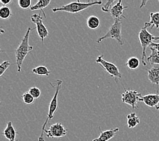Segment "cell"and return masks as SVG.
I'll return each instance as SVG.
<instances>
[{"mask_svg":"<svg viewBox=\"0 0 159 141\" xmlns=\"http://www.w3.org/2000/svg\"><path fill=\"white\" fill-rule=\"evenodd\" d=\"M35 29L29 27L27 29L25 36L22 38L20 45L15 50V56H16V64L17 66L18 72H20L22 70V65L23 64L25 58L33 50V46L30 45L29 41L30 33Z\"/></svg>","mask_w":159,"mask_h":141,"instance_id":"6da1fadb","label":"cell"},{"mask_svg":"<svg viewBox=\"0 0 159 141\" xmlns=\"http://www.w3.org/2000/svg\"><path fill=\"white\" fill-rule=\"evenodd\" d=\"M50 84L52 87H54L56 90V92L53 96L52 101H50V105H49V111L48 113V115L46 119H45L44 123L43 124L42 129H41V135L39 137V141H45L44 139V136L43 134L45 131V128H46L47 124L48 123V121L51 120L53 117H54V114L56 111V110L58 109V94L60 89L62 87V81L61 79H56V81L54 83H50Z\"/></svg>","mask_w":159,"mask_h":141,"instance_id":"7a4b0ae2","label":"cell"},{"mask_svg":"<svg viewBox=\"0 0 159 141\" xmlns=\"http://www.w3.org/2000/svg\"><path fill=\"white\" fill-rule=\"evenodd\" d=\"M102 1H93V2H80V1L71 2L69 4H66L62 6L61 7H54L52 10L54 12H65L72 14H77L81 12L85 9H88L89 7L93 6L102 5Z\"/></svg>","mask_w":159,"mask_h":141,"instance_id":"3957f363","label":"cell"},{"mask_svg":"<svg viewBox=\"0 0 159 141\" xmlns=\"http://www.w3.org/2000/svg\"><path fill=\"white\" fill-rule=\"evenodd\" d=\"M108 38L115 39L120 45H123L124 44V41L122 38V22H121V19H115L114 23L110 27L108 32L104 35L98 38L96 42L100 44L104 40L108 39Z\"/></svg>","mask_w":159,"mask_h":141,"instance_id":"277c9868","label":"cell"},{"mask_svg":"<svg viewBox=\"0 0 159 141\" xmlns=\"http://www.w3.org/2000/svg\"><path fill=\"white\" fill-rule=\"evenodd\" d=\"M96 63L99 64L107 71V73L111 75V77L114 78L116 83H118V79L122 78V75H121L119 68L114 63H110L105 60L104 59V54L98 56L97 59L96 60Z\"/></svg>","mask_w":159,"mask_h":141,"instance_id":"5b68a950","label":"cell"},{"mask_svg":"<svg viewBox=\"0 0 159 141\" xmlns=\"http://www.w3.org/2000/svg\"><path fill=\"white\" fill-rule=\"evenodd\" d=\"M121 100L123 103L131 106L132 109L138 108V102L143 101L142 95L136 90H124L121 96Z\"/></svg>","mask_w":159,"mask_h":141,"instance_id":"8992f818","label":"cell"},{"mask_svg":"<svg viewBox=\"0 0 159 141\" xmlns=\"http://www.w3.org/2000/svg\"><path fill=\"white\" fill-rule=\"evenodd\" d=\"M154 37L152 34L148 31L147 28L143 26L139 33V40L140 44L142 47V63L143 66H146L147 63L145 61L146 56V49L150 46V45L152 43Z\"/></svg>","mask_w":159,"mask_h":141,"instance_id":"52a82bcc","label":"cell"},{"mask_svg":"<svg viewBox=\"0 0 159 141\" xmlns=\"http://www.w3.org/2000/svg\"><path fill=\"white\" fill-rule=\"evenodd\" d=\"M43 18L41 16V13H39V14H34L31 16V21L36 25L37 34H38L42 44H43L45 38L49 36V31L46 26L43 24Z\"/></svg>","mask_w":159,"mask_h":141,"instance_id":"ba28073f","label":"cell"},{"mask_svg":"<svg viewBox=\"0 0 159 141\" xmlns=\"http://www.w3.org/2000/svg\"><path fill=\"white\" fill-rule=\"evenodd\" d=\"M45 133L48 138H61L66 135L67 129L61 123H56L51 125L48 129H45Z\"/></svg>","mask_w":159,"mask_h":141,"instance_id":"9c48e42d","label":"cell"},{"mask_svg":"<svg viewBox=\"0 0 159 141\" xmlns=\"http://www.w3.org/2000/svg\"><path fill=\"white\" fill-rule=\"evenodd\" d=\"M127 6H125L123 5L122 1L119 0V1L117 2L115 5L113 6L111 11H110V13L112 17L115 19H121V18H125V16L123 15V11L124 10L127 9Z\"/></svg>","mask_w":159,"mask_h":141,"instance_id":"30bf717a","label":"cell"},{"mask_svg":"<svg viewBox=\"0 0 159 141\" xmlns=\"http://www.w3.org/2000/svg\"><path fill=\"white\" fill-rule=\"evenodd\" d=\"M99 129L100 130V136L98 138L93 139L92 141H108L112 139L116 134V133L119 131V128H112L105 131H102L100 127H99Z\"/></svg>","mask_w":159,"mask_h":141,"instance_id":"8fae6325","label":"cell"},{"mask_svg":"<svg viewBox=\"0 0 159 141\" xmlns=\"http://www.w3.org/2000/svg\"><path fill=\"white\" fill-rule=\"evenodd\" d=\"M18 134V132L13 126L12 121H8L6 128L3 130V135L9 141H18L16 138Z\"/></svg>","mask_w":159,"mask_h":141,"instance_id":"7c38bea8","label":"cell"},{"mask_svg":"<svg viewBox=\"0 0 159 141\" xmlns=\"http://www.w3.org/2000/svg\"><path fill=\"white\" fill-rule=\"evenodd\" d=\"M143 102L150 107H156L159 104V94H150L143 96Z\"/></svg>","mask_w":159,"mask_h":141,"instance_id":"4fadbf2b","label":"cell"},{"mask_svg":"<svg viewBox=\"0 0 159 141\" xmlns=\"http://www.w3.org/2000/svg\"><path fill=\"white\" fill-rule=\"evenodd\" d=\"M148 79L153 84H159V67H152L147 70Z\"/></svg>","mask_w":159,"mask_h":141,"instance_id":"5bb4252c","label":"cell"},{"mask_svg":"<svg viewBox=\"0 0 159 141\" xmlns=\"http://www.w3.org/2000/svg\"><path fill=\"white\" fill-rule=\"evenodd\" d=\"M150 21L146 22L144 24V26L146 28L155 27L157 29L159 28V12H151L150 14Z\"/></svg>","mask_w":159,"mask_h":141,"instance_id":"9a60e30c","label":"cell"},{"mask_svg":"<svg viewBox=\"0 0 159 141\" xmlns=\"http://www.w3.org/2000/svg\"><path fill=\"white\" fill-rule=\"evenodd\" d=\"M127 123L129 128H134L139 124L140 120L135 113H131L127 116Z\"/></svg>","mask_w":159,"mask_h":141,"instance_id":"2e32d148","label":"cell"},{"mask_svg":"<svg viewBox=\"0 0 159 141\" xmlns=\"http://www.w3.org/2000/svg\"><path fill=\"white\" fill-rule=\"evenodd\" d=\"M50 3H51L50 0H40V1L37 2L36 4L32 6L30 9H31V10L32 11H35L38 10H41V12H43L44 16L45 17V14L43 10L45 8V7H47L49 5H50Z\"/></svg>","mask_w":159,"mask_h":141,"instance_id":"e0dca14e","label":"cell"},{"mask_svg":"<svg viewBox=\"0 0 159 141\" xmlns=\"http://www.w3.org/2000/svg\"><path fill=\"white\" fill-rule=\"evenodd\" d=\"M87 25L90 29H97L100 25V21L96 16H90L87 20Z\"/></svg>","mask_w":159,"mask_h":141,"instance_id":"ac0fdd59","label":"cell"},{"mask_svg":"<svg viewBox=\"0 0 159 141\" xmlns=\"http://www.w3.org/2000/svg\"><path fill=\"white\" fill-rule=\"evenodd\" d=\"M151 50V54L147 58V61L151 65L154 64H159V52L156 49L150 48Z\"/></svg>","mask_w":159,"mask_h":141,"instance_id":"d6986e66","label":"cell"},{"mask_svg":"<svg viewBox=\"0 0 159 141\" xmlns=\"http://www.w3.org/2000/svg\"><path fill=\"white\" fill-rule=\"evenodd\" d=\"M31 73L39 76H45V77H48V76L51 74L52 72L50 71H49L48 68L45 66L40 65L33 68Z\"/></svg>","mask_w":159,"mask_h":141,"instance_id":"ffe728a7","label":"cell"},{"mask_svg":"<svg viewBox=\"0 0 159 141\" xmlns=\"http://www.w3.org/2000/svg\"><path fill=\"white\" fill-rule=\"evenodd\" d=\"M139 60L138 58H136V57H131V58L127 60L125 65L127 66L131 70H135L139 67Z\"/></svg>","mask_w":159,"mask_h":141,"instance_id":"44dd1931","label":"cell"},{"mask_svg":"<svg viewBox=\"0 0 159 141\" xmlns=\"http://www.w3.org/2000/svg\"><path fill=\"white\" fill-rule=\"evenodd\" d=\"M12 10L9 7L3 6L0 8V17L2 19H8L12 16Z\"/></svg>","mask_w":159,"mask_h":141,"instance_id":"7402d4cb","label":"cell"},{"mask_svg":"<svg viewBox=\"0 0 159 141\" xmlns=\"http://www.w3.org/2000/svg\"><path fill=\"white\" fill-rule=\"evenodd\" d=\"M22 98L24 102L26 105H31L33 104L34 101H35V98L30 94L29 92H25L22 96Z\"/></svg>","mask_w":159,"mask_h":141,"instance_id":"603a6c76","label":"cell"},{"mask_svg":"<svg viewBox=\"0 0 159 141\" xmlns=\"http://www.w3.org/2000/svg\"><path fill=\"white\" fill-rule=\"evenodd\" d=\"M18 6L22 9H28L31 8L32 2L31 0H18Z\"/></svg>","mask_w":159,"mask_h":141,"instance_id":"cb8c5ba5","label":"cell"},{"mask_svg":"<svg viewBox=\"0 0 159 141\" xmlns=\"http://www.w3.org/2000/svg\"><path fill=\"white\" fill-rule=\"evenodd\" d=\"M28 92L31 94L32 96L34 97V98H38L40 97L41 96V90L38 87H36V86H33L31 87V88H29Z\"/></svg>","mask_w":159,"mask_h":141,"instance_id":"d4e9b609","label":"cell"},{"mask_svg":"<svg viewBox=\"0 0 159 141\" xmlns=\"http://www.w3.org/2000/svg\"><path fill=\"white\" fill-rule=\"evenodd\" d=\"M11 65V63L8 61V60H6L3 61L1 65H0V77H2L3 73H5L6 70L8 68V67Z\"/></svg>","mask_w":159,"mask_h":141,"instance_id":"484cf974","label":"cell"},{"mask_svg":"<svg viewBox=\"0 0 159 141\" xmlns=\"http://www.w3.org/2000/svg\"><path fill=\"white\" fill-rule=\"evenodd\" d=\"M115 2V0H108L107 2H106L105 4L102 6V10L103 11V12H108L111 11V6L112 3H114V2Z\"/></svg>","mask_w":159,"mask_h":141,"instance_id":"4316f807","label":"cell"},{"mask_svg":"<svg viewBox=\"0 0 159 141\" xmlns=\"http://www.w3.org/2000/svg\"><path fill=\"white\" fill-rule=\"evenodd\" d=\"M149 48H152L156 49L159 52V43H154V42H152V44L150 45Z\"/></svg>","mask_w":159,"mask_h":141,"instance_id":"83f0119b","label":"cell"},{"mask_svg":"<svg viewBox=\"0 0 159 141\" xmlns=\"http://www.w3.org/2000/svg\"><path fill=\"white\" fill-rule=\"evenodd\" d=\"M0 2H1L2 4L6 6V5H8L9 3L12 2V0H0Z\"/></svg>","mask_w":159,"mask_h":141,"instance_id":"f1b7e54d","label":"cell"},{"mask_svg":"<svg viewBox=\"0 0 159 141\" xmlns=\"http://www.w3.org/2000/svg\"><path fill=\"white\" fill-rule=\"evenodd\" d=\"M147 2H148V1H142L141 3V5H140V8H142V7L146 4Z\"/></svg>","mask_w":159,"mask_h":141,"instance_id":"f546056e","label":"cell"},{"mask_svg":"<svg viewBox=\"0 0 159 141\" xmlns=\"http://www.w3.org/2000/svg\"><path fill=\"white\" fill-rule=\"evenodd\" d=\"M154 40H159V37H154Z\"/></svg>","mask_w":159,"mask_h":141,"instance_id":"4dcf8cb0","label":"cell"},{"mask_svg":"<svg viewBox=\"0 0 159 141\" xmlns=\"http://www.w3.org/2000/svg\"><path fill=\"white\" fill-rule=\"evenodd\" d=\"M156 109H157V110H159V105H158L157 106H156Z\"/></svg>","mask_w":159,"mask_h":141,"instance_id":"1f68e13d","label":"cell"},{"mask_svg":"<svg viewBox=\"0 0 159 141\" xmlns=\"http://www.w3.org/2000/svg\"><path fill=\"white\" fill-rule=\"evenodd\" d=\"M2 33H3V32H4V31H3V30L2 29Z\"/></svg>","mask_w":159,"mask_h":141,"instance_id":"d6a6232c","label":"cell"},{"mask_svg":"<svg viewBox=\"0 0 159 141\" xmlns=\"http://www.w3.org/2000/svg\"><path fill=\"white\" fill-rule=\"evenodd\" d=\"M158 3H159V1H158Z\"/></svg>","mask_w":159,"mask_h":141,"instance_id":"836d02e7","label":"cell"}]
</instances>
